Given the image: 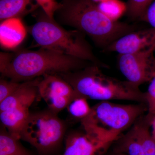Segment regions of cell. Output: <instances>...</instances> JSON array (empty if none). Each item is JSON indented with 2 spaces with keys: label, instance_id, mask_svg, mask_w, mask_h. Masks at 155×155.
Wrapping results in <instances>:
<instances>
[{
  "label": "cell",
  "instance_id": "cell-6",
  "mask_svg": "<svg viewBox=\"0 0 155 155\" xmlns=\"http://www.w3.org/2000/svg\"><path fill=\"white\" fill-rule=\"evenodd\" d=\"M66 125L58 114L48 109L30 113L20 134V139L28 143L39 152L47 154L61 144Z\"/></svg>",
  "mask_w": 155,
  "mask_h": 155
},
{
  "label": "cell",
  "instance_id": "cell-1",
  "mask_svg": "<svg viewBox=\"0 0 155 155\" xmlns=\"http://www.w3.org/2000/svg\"><path fill=\"white\" fill-rule=\"evenodd\" d=\"M55 17L61 25L71 26L87 35L103 51L138 28L134 25L112 20L93 0H63Z\"/></svg>",
  "mask_w": 155,
  "mask_h": 155
},
{
  "label": "cell",
  "instance_id": "cell-14",
  "mask_svg": "<svg viewBox=\"0 0 155 155\" xmlns=\"http://www.w3.org/2000/svg\"><path fill=\"white\" fill-rule=\"evenodd\" d=\"M30 113L28 108H14L0 112V120L11 135L20 140V133Z\"/></svg>",
  "mask_w": 155,
  "mask_h": 155
},
{
  "label": "cell",
  "instance_id": "cell-2",
  "mask_svg": "<svg viewBox=\"0 0 155 155\" xmlns=\"http://www.w3.org/2000/svg\"><path fill=\"white\" fill-rule=\"evenodd\" d=\"M92 63L41 48L37 51L0 53L2 77L15 82L28 81L47 74H59L85 68Z\"/></svg>",
  "mask_w": 155,
  "mask_h": 155
},
{
  "label": "cell",
  "instance_id": "cell-26",
  "mask_svg": "<svg viewBox=\"0 0 155 155\" xmlns=\"http://www.w3.org/2000/svg\"><path fill=\"white\" fill-rule=\"evenodd\" d=\"M93 1L97 4H99V3L102 2H105L107 0H93Z\"/></svg>",
  "mask_w": 155,
  "mask_h": 155
},
{
  "label": "cell",
  "instance_id": "cell-20",
  "mask_svg": "<svg viewBox=\"0 0 155 155\" xmlns=\"http://www.w3.org/2000/svg\"><path fill=\"white\" fill-rule=\"evenodd\" d=\"M22 82L8 80L4 78L0 79V103L15 92L22 85Z\"/></svg>",
  "mask_w": 155,
  "mask_h": 155
},
{
  "label": "cell",
  "instance_id": "cell-22",
  "mask_svg": "<svg viewBox=\"0 0 155 155\" xmlns=\"http://www.w3.org/2000/svg\"><path fill=\"white\" fill-rule=\"evenodd\" d=\"M38 6L45 14L51 18L54 19L55 14L60 6L56 0H35Z\"/></svg>",
  "mask_w": 155,
  "mask_h": 155
},
{
  "label": "cell",
  "instance_id": "cell-23",
  "mask_svg": "<svg viewBox=\"0 0 155 155\" xmlns=\"http://www.w3.org/2000/svg\"><path fill=\"white\" fill-rule=\"evenodd\" d=\"M140 20L147 22L155 29V1L148 8Z\"/></svg>",
  "mask_w": 155,
  "mask_h": 155
},
{
  "label": "cell",
  "instance_id": "cell-9",
  "mask_svg": "<svg viewBox=\"0 0 155 155\" xmlns=\"http://www.w3.org/2000/svg\"><path fill=\"white\" fill-rule=\"evenodd\" d=\"M39 95L48 109L58 114L67 108L72 100L78 96L71 84L58 74H47L42 76L38 85Z\"/></svg>",
  "mask_w": 155,
  "mask_h": 155
},
{
  "label": "cell",
  "instance_id": "cell-3",
  "mask_svg": "<svg viewBox=\"0 0 155 155\" xmlns=\"http://www.w3.org/2000/svg\"><path fill=\"white\" fill-rule=\"evenodd\" d=\"M101 67L91 64L77 71L59 74L87 99L110 101L124 100L146 104L145 93L129 81L104 74Z\"/></svg>",
  "mask_w": 155,
  "mask_h": 155
},
{
  "label": "cell",
  "instance_id": "cell-16",
  "mask_svg": "<svg viewBox=\"0 0 155 155\" xmlns=\"http://www.w3.org/2000/svg\"><path fill=\"white\" fill-rule=\"evenodd\" d=\"M5 127L0 131V155H32Z\"/></svg>",
  "mask_w": 155,
  "mask_h": 155
},
{
  "label": "cell",
  "instance_id": "cell-5",
  "mask_svg": "<svg viewBox=\"0 0 155 155\" xmlns=\"http://www.w3.org/2000/svg\"><path fill=\"white\" fill-rule=\"evenodd\" d=\"M147 110V104L143 103L125 105L102 101L91 107L81 123L87 132L114 143Z\"/></svg>",
  "mask_w": 155,
  "mask_h": 155
},
{
  "label": "cell",
  "instance_id": "cell-18",
  "mask_svg": "<svg viewBox=\"0 0 155 155\" xmlns=\"http://www.w3.org/2000/svg\"><path fill=\"white\" fill-rule=\"evenodd\" d=\"M87 100L80 96H78L72 100L67 108L73 118L81 121L88 116L91 107H90Z\"/></svg>",
  "mask_w": 155,
  "mask_h": 155
},
{
  "label": "cell",
  "instance_id": "cell-25",
  "mask_svg": "<svg viewBox=\"0 0 155 155\" xmlns=\"http://www.w3.org/2000/svg\"><path fill=\"white\" fill-rule=\"evenodd\" d=\"M108 155H127L125 154V153H117V152H115L112 151L111 152L109 153L108 154Z\"/></svg>",
  "mask_w": 155,
  "mask_h": 155
},
{
  "label": "cell",
  "instance_id": "cell-4",
  "mask_svg": "<svg viewBox=\"0 0 155 155\" xmlns=\"http://www.w3.org/2000/svg\"><path fill=\"white\" fill-rule=\"evenodd\" d=\"M36 22L28 29L41 48L90 62L101 68H108L93 51L86 35L77 29L67 30L44 12L35 15Z\"/></svg>",
  "mask_w": 155,
  "mask_h": 155
},
{
  "label": "cell",
  "instance_id": "cell-8",
  "mask_svg": "<svg viewBox=\"0 0 155 155\" xmlns=\"http://www.w3.org/2000/svg\"><path fill=\"white\" fill-rule=\"evenodd\" d=\"M155 47L131 54H119L118 64L127 81L139 87L155 75Z\"/></svg>",
  "mask_w": 155,
  "mask_h": 155
},
{
  "label": "cell",
  "instance_id": "cell-12",
  "mask_svg": "<svg viewBox=\"0 0 155 155\" xmlns=\"http://www.w3.org/2000/svg\"><path fill=\"white\" fill-rule=\"evenodd\" d=\"M41 77L22 82L11 96L0 103V112L16 108H28L39 95L38 85Z\"/></svg>",
  "mask_w": 155,
  "mask_h": 155
},
{
  "label": "cell",
  "instance_id": "cell-10",
  "mask_svg": "<svg viewBox=\"0 0 155 155\" xmlns=\"http://www.w3.org/2000/svg\"><path fill=\"white\" fill-rule=\"evenodd\" d=\"M113 144L83 128L82 131H72L68 135L63 155H103Z\"/></svg>",
  "mask_w": 155,
  "mask_h": 155
},
{
  "label": "cell",
  "instance_id": "cell-24",
  "mask_svg": "<svg viewBox=\"0 0 155 155\" xmlns=\"http://www.w3.org/2000/svg\"><path fill=\"white\" fill-rule=\"evenodd\" d=\"M148 118L149 119L150 125L152 127V132H150L151 134L155 141V116L151 117H148Z\"/></svg>",
  "mask_w": 155,
  "mask_h": 155
},
{
  "label": "cell",
  "instance_id": "cell-15",
  "mask_svg": "<svg viewBox=\"0 0 155 155\" xmlns=\"http://www.w3.org/2000/svg\"><path fill=\"white\" fill-rule=\"evenodd\" d=\"M38 7L35 0H0V21L12 18L21 19Z\"/></svg>",
  "mask_w": 155,
  "mask_h": 155
},
{
  "label": "cell",
  "instance_id": "cell-21",
  "mask_svg": "<svg viewBox=\"0 0 155 155\" xmlns=\"http://www.w3.org/2000/svg\"><path fill=\"white\" fill-rule=\"evenodd\" d=\"M150 81L147 91L145 93L147 107V116L149 117L155 116V75Z\"/></svg>",
  "mask_w": 155,
  "mask_h": 155
},
{
  "label": "cell",
  "instance_id": "cell-13",
  "mask_svg": "<svg viewBox=\"0 0 155 155\" xmlns=\"http://www.w3.org/2000/svg\"><path fill=\"white\" fill-rule=\"evenodd\" d=\"M28 31L21 18H12L1 21L0 44L7 50L15 49L24 40Z\"/></svg>",
  "mask_w": 155,
  "mask_h": 155
},
{
  "label": "cell",
  "instance_id": "cell-17",
  "mask_svg": "<svg viewBox=\"0 0 155 155\" xmlns=\"http://www.w3.org/2000/svg\"><path fill=\"white\" fill-rule=\"evenodd\" d=\"M97 5L104 14L114 21H119L127 12V4L121 0H107Z\"/></svg>",
  "mask_w": 155,
  "mask_h": 155
},
{
  "label": "cell",
  "instance_id": "cell-7",
  "mask_svg": "<svg viewBox=\"0 0 155 155\" xmlns=\"http://www.w3.org/2000/svg\"><path fill=\"white\" fill-rule=\"evenodd\" d=\"M149 127V118L144 115L140 116L114 142L112 151L127 155H155V141Z\"/></svg>",
  "mask_w": 155,
  "mask_h": 155
},
{
  "label": "cell",
  "instance_id": "cell-11",
  "mask_svg": "<svg viewBox=\"0 0 155 155\" xmlns=\"http://www.w3.org/2000/svg\"><path fill=\"white\" fill-rule=\"evenodd\" d=\"M155 47V29L137 30L125 35L112 43L103 51L131 54Z\"/></svg>",
  "mask_w": 155,
  "mask_h": 155
},
{
  "label": "cell",
  "instance_id": "cell-19",
  "mask_svg": "<svg viewBox=\"0 0 155 155\" xmlns=\"http://www.w3.org/2000/svg\"><path fill=\"white\" fill-rule=\"evenodd\" d=\"M153 0H128L126 14L133 19H140Z\"/></svg>",
  "mask_w": 155,
  "mask_h": 155
}]
</instances>
